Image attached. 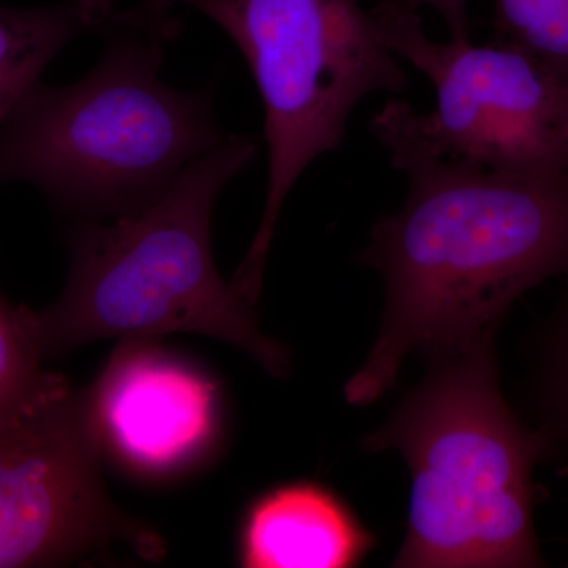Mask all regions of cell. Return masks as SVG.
<instances>
[{
	"label": "cell",
	"instance_id": "cell-1",
	"mask_svg": "<svg viewBox=\"0 0 568 568\" xmlns=\"http://www.w3.org/2000/svg\"><path fill=\"white\" fill-rule=\"evenodd\" d=\"M414 112L392 100L369 123L409 186L402 211L377 220L357 254L383 278L386 304L375 345L345 386L354 406L394 387L407 355L497 336L518 297L568 274V173L526 178L440 155Z\"/></svg>",
	"mask_w": 568,
	"mask_h": 568
},
{
	"label": "cell",
	"instance_id": "cell-2",
	"mask_svg": "<svg viewBox=\"0 0 568 568\" xmlns=\"http://www.w3.org/2000/svg\"><path fill=\"white\" fill-rule=\"evenodd\" d=\"M256 152V138L227 134L159 200L110 223L74 226L62 294L48 308L32 310L44 358L97 339L183 332L230 343L268 375H286V347L260 331L254 306L223 282L212 252L216 200Z\"/></svg>",
	"mask_w": 568,
	"mask_h": 568
},
{
	"label": "cell",
	"instance_id": "cell-3",
	"mask_svg": "<svg viewBox=\"0 0 568 568\" xmlns=\"http://www.w3.org/2000/svg\"><path fill=\"white\" fill-rule=\"evenodd\" d=\"M496 336L429 357L422 383L362 439L410 473L406 538L392 566L541 567L532 481L547 437L523 425L499 386Z\"/></svg>",
	"mask_w": 568,
	"mask_h": 568
},
{
	"label": "cell",
	"instance_id": "cell-4",
	"mask_svg": "<svg viewBox=\"0 0 568 568\" xmlns=\"http://www.w3.org/2000/svg\"><path fill=\"white\" fill-rule=\"evenodd\" d=\"M123 29L82 80L39 81L0 129V183L28 182L82 220L129 215L227 136L211 91H175L160 80L163 55Z\"/></svg>",
	"mask_w": 568,
	"mask_h": 568
},
{
	"label": "cell",
	"instance_id": "cell-5",
	"mask_svg": "<svg viewBox=\"0 0 568 568\" xmlns=\"http://www.w3.org/2000/svg\"><path fill=\"white\" fill-rule=\"evenodd\" d=\"M203 13L244 55L264 108L268 183L248 252L231 278L246 304L263 291L284 200L306 168L345 138L358 103L403 93L409 78L361 0H175Z\"/></svg>",
	"mask_w": 568,
	"mask_h": 568
},
{
	"label": "cell",
	"instance_id": "cell-6",
	"mask_svg": "<svg viewBox=\"0 0 568 568\" xmlns=\"http://www.w3.org/2000/svg\"><path fill=\"white\" fill-rule=\"evenodd\" d=\"M372 13L392 52L435 88V111L414 112L433 151L504 174L568 173L566 85L508 44L429 39L402 0H383Z\"/></svg>",
	"mask_w": 568,
	"mask_h": 568
},
{
	"label": "cell",
	"instance_id": "cell-7",
	"mask_svg": "<svg viewBox=\"0 0 568 568\" xmlns=\"http://www.w3.org/2000/svg\"><path fill=\"white\" fill-rule=\"evenodd\" d=\"M88 390L67 388L0 437V568L52 567L126 545L145 560L162 538L104 491Z\"/></svg>",
	"mask_w": 568,
	"mask_h": 568
},
{
	"label": "cell",
	"instance_id": "cell-8",
	"mask_svg": "<svg viewBox=\"0 0 568 568\" xmlns=\"http://www.w3.org/2000/svg\"><path fill=\"white\" fill-rule=\"evenodd\" d=\"M88 398L102 450L138 476L182 473L219 436V388L151 338L122 339Z\"/></svg>",
	"mask_w": 568,
	"mask_h": 568
},
{
	"label": "cell",
	"instance_id": "cell-9",
	"mask_svg": "<svg viewBox=\"0 0 568 568\" xmlns=\"http://www.w3.org/2000/svg\"><path fill=\"white\" fill-rule=\"evenodd\" d=\"M376 538L342 497L315 481L268 489L246 510L239 562L246 568H349Z\"/></svg>",
	"mask_w": 568,
	"mask_h": 568
},
{
	"label": "cell",
	"instance_id": "cell-10",
	"mask_svg": "<svg viewBox=\"0 0 568 568\" xmlns=\"http://www.w3.org/2000/svg\"><path fill=\"white\" fill-rule=\"evenodd\" d=\"M84 29L78 0L26 9L0 3V129L48 63Z\"/></svg>",
	"mask_w": 568,
	"mask_h": 568
},
{
	"label": "cell",
	"instance_id": "cell-11",
	"mask_svg": "<svg viewBox=\"0 0 568 568\" xmlns=\"http://www.w3.org/2000/svg\"><path fill=\"white\" fill-rule=\"evenodd\" d=\"M32 310L0 295V437L70 387L43 366Z\"/></svg>",
	"mask_w": 568,
	"mask_h": 568
},
{
	"label": "cell",
	"instance_id": "cell-12",
	"mask_svg": "<svg viewBox=\"0 0 568 568\" xmlns=\"http://www.w3.org/2000/svg\"><path fill=\"white\" fill-rule=\"evenodd\" d=\"M530 396L549 457L568 455V274L558 304L534 336Z\"/></svg>",
	"mask_w": 568,
	"mask_h": 568
},
{
	"label": "cell",
	"instance_id": "cell-13",
	"mask_svg": "<svg viewBox=\"0 0 568 568\" xmlns=\"http://www.w3.org/2000/svg\"><path fill=\"white\" fill-rule=\"evenodd\" d=\"M495 41L517 48L568 89V0H493Z\"/></svg>",
	"mask_w": 568,
	"mask_h": 568
},
{
	"label": "cell",
	"instance_id": "cell-14",
	"mask_svg": "<svg viewBox=\"0 0 568 568\" xmlns=\"http://www.w3.org/2000/svg\"><path fill=\"white\" fill-rule=\"evenodd\" d=\"M174 6L175 0H144L132 10L114 14L112 22L141 32L156 50L163 51L164 43L174 40L181 31V26L171 14Z\"/></svg>",
	"mask_w": 568,
	"mask_h": 568
},
{
	"label": "cell",
	"instance_id": "cell-15",
	"mask_svg": "<svg viewBox=\"0 0 568 568\" xmlns=\"http://www.w3.org/2000/svg\"><path fill=\"white\" fill-rule=\"evenodd\" d=\"M409 9L429 7L446 22L450 41H469V0H402Z\"/></svg>",
	"mask_w": 568,
	"mask_h": 568
},
{
	"label": "cell",
	"instance_id": "cell-16",
	"mask_svg": "<svg viewBox=\"0 0 568 568\" xmlns=\"http://www.w3.org/2000/svg\"><path fill=\"white\" fill-rule=\"evenodd\" d=\"M78 2H80L81 18L85 29L110 26L111 18L114 17L112 0H78Z\"/></svg>",
	"mask_w": 568,
	"mask_h": 568
},
{
	"label": "cell",
	"instance_id": "cell-17",
	"mask_svg": "<svg viewBox=\"0 0 568 568\" xmlns=\"http://www.w3.org/2000/svg\"><path fill=\"white\" fill-rule=\"evenodd\" d=\"M567 474H568V467H567Z\"/></svg>",
	"mask_w": 568,
	"mask_h": 568
}]
</instances>
